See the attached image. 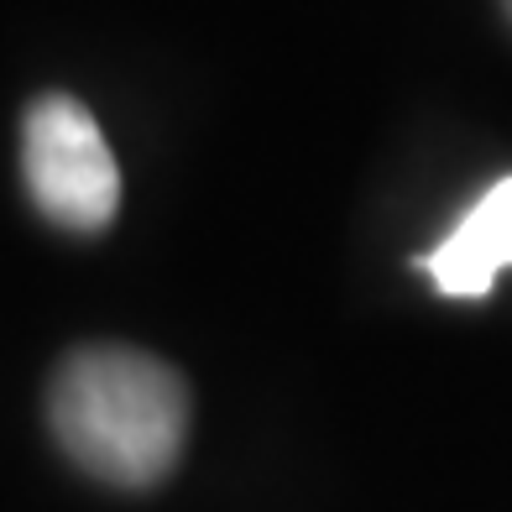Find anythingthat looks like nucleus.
<instances>
[{
  "mask_svg": "<svg viewBox=\"0 0 512 512\" xmlns=\"http://www.w3.org/2000/svg\"><path fill=\"white\" fill-rule=\"evenodd\" d=\"M48 424L89 476L110 486H157L189 439V387L147 351L84 345L53 371Z\"/></svg>",
  "mask_w": 512,
  "mask_h": 512,
  "instance_id": "f257e3e1",
  "label": "nucleus"
},
{
  "mask_svg": "<svg viewBox=\"0 0 512 512\" xmlns=\"http://www.w3.org/2000/svg\"><path fill=\"white\" fill-rule=\"evenodd\" d=\"M21 178L63 230H105L121 209V168L74 95H42L21 121Z\"/></svg>",
  "mask_w": 512,
  "mask_h": 512,
  "instance_id": "f03ea898",
  "label": "nucleus"
},
{
  "mask_svg": "<svg viewBox=\"0 0 512 512\" xmlns=\"http://www.w3.org/2000/svg\"><path fill=\"white\" fill-rule=\"evenodd\" d=\"M512 267V173L497 178L455 230L424 256V272L445 298H486L497 277Z\"/></svg>",
  "mask_w": 512,
  "mask_h": 512,
  "instance_id": "7ed1b4c3",
  "label": "nucleus"
},
{
  "mask_svg": "<svg viewBox=\"0 0 512 512\" xmlns=\"http://www.w3.org/2000/svg\"><path fill=\"white\" fill-rule=\"evenodd\" d=\"M502 11H507V21H512V0H502Z\"/></svg>",
  "mask_w": 512,
  "mask_h": 512,
  "instance_id": "20e7f679",
  "label": "nucleus"
}]
</instances>
